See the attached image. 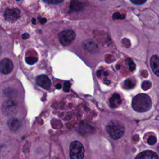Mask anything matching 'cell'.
Masks as SVG:
<instances>
[{
  "instance_id": "d6986e66",
  "label": "cell",
  "mask_w": 159,
  "mask_h": 159,
  "mask_svg": "<svg viewBox=\"0 0 159 159\" xmlns=\"http://www.w3.org/2000/svg\"><path fill=\"white\" fill-rule=\"evenodd\" d=\"M71 87V83L69 81H65L63 86V91L65 92H68Z\"/></svg>"
},
{
  "instance_id": "5bb4252c",
  "label": "cell",
  "mask_w": 159,
  "mask_h": 159,
  "mask_svg": "<svg viewBox=\"0 0 159 159\" xmlns=\"http://www.w3.org/2000/svg\"><path fill=\"white\" fill-rule=\"evenodd\" d=\"M124 86L126 89H132L134 87L135 84L131 79H127L124 83Z\"/></svg>"
},
{
  "instance_id": "f1b7e54d",
  "label": "cell",
  "mask_w": 159,
  "mask_h": 159,
  "mask_svg": "<svg viewBox=\"0 0 159 159\" xmlns=\"http://www.w3.org/2000/svg\"><path fill=\"white\" fill-rule=\"evenodd\" d=\"M17 1H20V0H17Z\"/></svg>"
},
{
  "instance_id": "7c38bea8",
  "label": "cell",
  "mask_w": 159,
  "mask_h": 159,
  "mask_svg": "<svg viewBox=\"0 0 159 159\" xmlns=\"http://www.w3.org/2000/svg\"><path fill=\"white\" fill-rule=\"evenodd\" d=\"M121 104V99L118 94H114L109 99V105L111 108H117Z\"/></svg>"
},
{
  "instance_id": "f546056e",
  "label": "cell",
  "mask_w": 159,
  "mask_h": 159,
  "mask_svg": "<svg viewBox=\"0 0 159 159\" xmlns=\"http://www.w3.org/2000/svg\"><path fill=\"white\" fill-rule=\"evenodd\" d=\"M0 51H1V49H0Z\"/></svg>"
},
{
  "instance_id": "7402d4cb",
  "label": "cell",
  "mask_w": 159,
  "mask_h": 159,
  "mask_svg": "<svg viewBox=\"0 0 159 159\" xmlns=\"http://www.w3.org/2000/svg\"><path fill=\"white\" fill-rule=\"evenodd\" d=\"M131 2H132L134 4L136 5H140V4H144L147 0H130Z\"/></svg>"
},
{
  "instance_id": "8fae6325",
  "label": "cell",
  "mask_w": 159,
  "mask_h": 159,
  "mask_svg": "<svg viewBox=\"0 0 159 159\" xmlns=\"http://www.w3.org/2000/svg\"><path fill=\"white\" fill-rule=\"evenodd\" d=\"M7 125L12 131H17L20 127L21 122L17 118H12L7 122Z\"/></svg>"
},
{
  "instance_id": "3957f363",
  "label": "cell",
  "mask_w": 159,
  "mask_h": 159,
  "mask_svg": "<svg viewBox=\"0 0 159 159\" xmlns=\"http://www.w3.org/2000/svg\"><path fill=\"white\" fill-rule=\"evenodd\" d=\"M84 155V148L79 141H73L70 146V156L72 159H82Z\"/></svg>"
},
{
  "instance_id": "ffe728a7",
  "label": "cell",
  "mask_w": 159,
  "mask_h": 159,
  "mask_svg": "<svg viewBox=\"0 0 159 159\" xmlns=\"http://www.w3.org/2000/svg\"><path fill=\"white\" fill-rule=\"evenodd\" d=\"M43 1L49 3V4H60L61 2L63 1V0H43Z\"/></svg>"
},
{
  "instance_id": "603a6c76",
  "label": "cell",
  "mask_w": 159,
  "mask_h": 159,
  "mask_svg": "<svg viewBox=\"0 0 159 159\" xmlns=\"http://www.w3.org/2000/svg\"><path fill=\"white\" fill-rule=\"evenodd\" d=\"M29 35L27 34V33H24L22 35V38L23 39H27V38H29Z\"/></svg>"
},
{
  "instance_id": "cb8c5ba5",
  "label": "cell",
  "mask_w": 159,
  "mask_h": 159,
  "mask_svg": "<svg viewBox=\"0 0 159 159\" xmlns=\"http://www.w3.org/2000/svg\"><path fill=\"white\" fill-rule=\"evenodd\" d=\"M47 21V19L45 18H42V19H40V23L41 24H44Z\"/></svg>"
},
{
  "instance_id": "4316f807",
  "label": "cell",
  "mask_w": 159,
  "mask_h": 159,
  "mask_svg": "<svg viewBox=\"0 0 159 159\" xmlns=\"http://www.w3.org/2000/svg\"><path fill=\"white\" fill-rule=\"evenodd\" d=\"M104 83H105L106 84H109V83H110V81H107V80H106L104 81Z\"/></svg>"
},
{
  "instance_id": "9c48e42d",
  "label": "cell",
  "mask_w": 159,
  "mask_h": 159,
  "mask_svg": "<svg viewBox=\"0 0 159 159\" xmlns=\"http://www.w3.org/2000/svg\"><path fill=\"white\" fill-rule=\"evenodd\" d=\"M158 158L157 154L151 150H145L135 157L137 159H157Z\"/></svg>"
},
{
  "instance_id": "8992f818",
  "label": "cell",
  "mask_w": 159,
  "mask_h": 159,
  "mask_svg": "<svg viewBox=\"0 0 159 159\" xmlns=\"http://www.w3.org/2000/svg\"><path fill=\"white\" fill-rule=\"evenodd\" d=\"M17 104L11 100L6 101L2 106V112L6 116L12 114L16 109Z\"/></svg>"
},
{
  "instance_id": "30bf717a",
  "label": "cell",
  "mask_w": 159,
  "mask_h": 159,
  "mask_svg": "<svg viewBox=\"0 0 159 159\" xmlns=\"http://www.w3.org/2000/svg\"><path fill=\"white\" fill-rule=\"evenodd\" d=\"M150 66L153 72L159 76V58L157 55H153L150 58Z\"/></svg>"
},
{
  "instance_id": "2e32d148",
  "label": "cell",
  "mask_w": 159,
  "mask_h": 159,
  "mask_svg": "<svg viewBox=\"0 0 159 159\" xmlns=\"http://www.w3.org/2000/svg\"><path fill=\"white\" fill-rule=\"evenodd\" d=\"M156 142H157V139L155 136L151 135L147 139V143L149 144L150 145H153L155 144Z\"/></svg>"
},
{
  "instance_id": "6da1fadb",
  "label": "cell",
  "mask_w": 159,
  "mask_h": 159,
  "mask_svg": "<svg viewBox=\"0 0 159 159\" xmlns=\"http://www.w3.org/2000/svg\"><path fill=\"white\" fill-rule=\"evenodd\" d=\"M152 100L150 97L146 94H139L136 95L132 102L133 109L139 112H145L152 107Z\"/></svg>"
},
{
  "instance_id": "484cf974",
  "label": "cell",
  "mask_w": 159,
  "mask_h": 159,
  "mask_svg": "<svg viewBox=\"0 0 159 159\" xmlns=\"http://www.w3.org/2000/svg\"><path fill=\"white\" fill-rule=\"evenodd\" d=\"M32 22L34 24H35V23H36V21H35V19H34V18H33L32 19Z\"/></svg>"
},
{
  "instance_id": "44dd1931",
  "label": "cell",
  "mask_w": 159,
  "mask_h": 159,
  "mask_svg": "<svg viewBox=\"0 0 159 159\" xmlns=\"http://www.w3.org/2000/svg\"><path fill=\"white\" fill-rule=\"evenodd\" d=\"M127 61H128V65H129V69L130 70V71H134L135 69V63L130 59L128 60Z\"/></svg>"
},
{
  "instance_id": "5b68a950",
  "label": "cell",
  "mask_w": 159,
  "mask_h": 159,
  "mask_svg": "<svg viewBox=\"0 0 159 159\" xmlns=\"http://www.w3.org/2000/svg\"><path fill=\"white\" fill-rule=\"evenodd\" d=\"M3 16L6 20L9 22H14L20 17V11L17 8H7Z\"/></svg>"
},
{
  "instance_id": "83f0119b",
  "label": "cell",
  "mask_w": 159,
  "mask_h": 159,
  "mask_svg": "<svg viewBox=\"0 0 159 159\" xmlns=\"http://www.w3.org/2000/svg\"><path fill=\"white\" fill-rule=\"evenodd\" d=\"M99 1H104V0H99Z\"/></svg>"
},
{
  "instance_id": "d4e9b609",
  "label": "cell",
  "mask_w": 159,
  "mask_h": 159,
  "mask_svg": "<svg viewBox=\"0 0 159 159\" xmlns=\"http://www.w3.org/2000/svg\"><path fill=\"white\" fill-rule=\"evenodd\" d=\"M55 87H56V88H57V89H60L61 88V84H58L56 85Z\"/></svg>"
},
{
  "instance_id": "277c9868",
  "label": "cell",
  "mask_w": 159,
  "mask_h": 159,
  "mask_svg": "<svg viewBox=\"0 0 159 159\" xmlns=\"http://www.w3.org/2000/svg\"><path fill=\"white\" fill-rule=\"evenodd\" d=\"M58 37L60 43L64 46H67L70 45L75 39L76 34L73 30L68 29L61 32L59 34Z\"/></svg>"
},
{
  "instance_id": "52a82bcc",
  "label": "cell",
  "mask_w": 159,
  "mask_h": 159,
  "mask_svg": "<svg viewBox=\"0 0 159 159\" xmlns=\"http://www.w3.org/2000/svg\"><path fill=\"white\" fill-rule=\"evenodd\" d=\"M13 70V63L10 59L4 58L0 61V72L3 74H9Z\"/></svg>"
},
{
  "instance_id": "7a4b0ae2",
  "label": "cell",
  "mask_w": 159,
  "mask_h": 159,
  "mask_svg": "<svg viewBox=\"0 0 159 159\" xmlns=\"http://www.w3.org/2000/svg\"><path fill=\"white\" fill-rule=\"evenodd\" d=\"M106 130L109 135L114 140L120 139L124 134V126L119 121L112 120L108 123Z\"/></svg>"
},
{
  "instance_id": "e0dca14e",
  "label": "cell",
  "mask_w": 159,
  "mask_h": 159,
  "mask_svg": "<svg viewBox=\"0 0 159 159\" xmlns=\"http://www.w3.org/2000/svg\"><path fill=\"white\" fill-rule=\"evenodd\" d=\"M151 87V83L148 81H144L142 84V88L144 90H147Z\"/></svg>"
},
{
  "instance_id": "4fadbf2b",
  "label": "cell",
  "mask_w": 159,
  "mask_h": 159,
  "mask_svg": "<svg viewBox=\"0 0 159 159\" xmlns=\"http://www.w3.org/2000/svg\"><path fill=\"white\" fill-rule=\"evenodd\" d=\"M83 7V3L79 0H72L70 4V8L73 11H80Z\"/></svg>"
},
{
  "instance_id": "ac0fdd59",
  "label": "cell",
  "mask_w": 159,
  "mask_h": 159,
  "mask_svg": "<svg viewBox=\"0 0 159 159\" xmlns=\"http://www.w3.org/2000/svg\"><path fill=\"white\" fill-rule=\"evenodd\" d=\"M125 16L124 14H120L119 12H115L112 16L114 19H122L125 18Z\"/></svg>"
},
{
  "instance_id": "ba28073f",
  "label": "cell",
  "mask_w": 159,
  "mask_h": 159,
  "mask_svg": "<svg viewBox=\"0 0 159 159\" xmlns=\"http://www.w3.org/2000/svg\"><path fill=\"white\" fill-rule=\"evenodd\" d=\"M36 83L38 86L45 89H48L51 86V81L45 75H41L37 76Z\"/></svg>"
},
{
  "instance_id": "9a60e30c",
  "label": "cell",
  "mask_w": 159,
  "mask_h": 159,
  "mask_svg": "<svg viewBox=\"0 0 159 159\" xmlns=\"http://www.w3.org/2000/svg\"><path fill=\"white\" fill-rule=\"evenodd\" d=\"M25 61L29 65H34L37 61V58L34 57H30L25 58Z\"/></svg>"
}]
</instances>
